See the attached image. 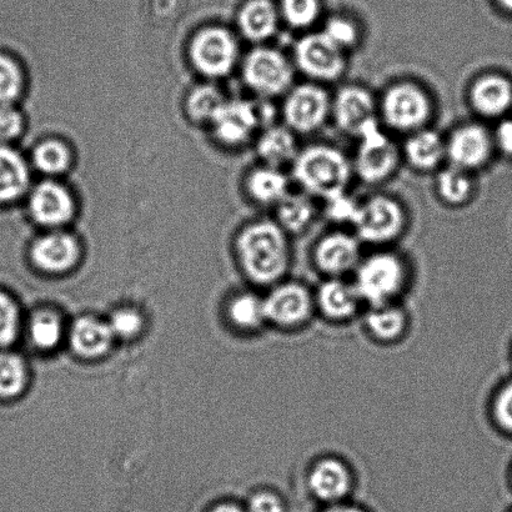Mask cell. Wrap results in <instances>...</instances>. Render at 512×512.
Instances as JSON below:
<instances>
[{"label": "cell", "instance_id": "cell-20", "mask_svg": "<svg viewBox=\"0 0 512 512\" xmlns=\"http://www.w3.org/2000/svg\"><path fill=\"white\" fill-rule=\"evenodd\" d=\"M30 210L38 223L58 227L73 217L74 202L63 185L45 182L35 188L30 199Z\"/></svg>", "mask_w": 512, "mask_h": 512}, {"label": "cell", "instance_id": "cell-32", "mask_svg": "<svg viewBox=\"0 0 512 512\" xmlns=\"http://www.w3.org/2000/svg\"><path fill=\"white\" fill-rule=\"evenodd\" d=\"M27 384L24 361L13 353H0V396L13 398L22 393Z\"/></svg>", "mask_w": 512, "mask_h": 512}, {"label": "cell", "instance_id": "cell-36", "mask_svg": "<svg viewBox=\"0 0 512 512\" xmlns=\"http://www.w3.org/2000/svg\"><path fill=\"white\" fill-rule=\"evenodd\" d=\"M225 100L218 89L200 87L190 94L188 100L189 114L197 120H212Z\"/></svg>", "mask_w": 512, "mask_h": 512}, {"label": "cell", "instance_id": "cell-15", "mask_svg": "<svg viewBox=\"0 0 512 512\" xmlns=\"http://www.w3.org/2000/svg\"><path fill=\"white\" fill-rule=\"evenodd\" d=\"M269 110L270 107L264 108L244 100L224 102L212 119L215 133L224 143L243 144L261 127L263 120L271 119Z\"/></svg>", "mask_w": 512, "mask_h": 512}, {"label": "cell", "instance_id": "cell-26", "mask_svg": "<svg viewBox=\"0 0 512 512\" xmlns=\"http://www.w3.org/2000/svg\"><path fill=\"white\" fill-rule=\"evenodd\" d=\"M435 189L441 203L451 208L464 207L475 194L473 173L449 164L438 170Z\"/></svg>", "mask_w": 512, "mask_h": 512}, {"label": "cell", "instance_id": "cell-23", "mask_svg": "<svg viewBox=\"0 0 512 512\" xmlns=\"http://www.w3.org/2000/svg\"><path fill=\"white\" fill-rule=\"evenodd\" d=\"M279 8L271 0H249L239 13V27L253 42H266L278 33Z\"/></svg>", "mask_w": 512, "mask_h": 512}, {"label": "cell", "instance_id": "cell-37", "mask_svg": "<svg viewBox=\"0 0 512 512\" xmlns=\"http://www.w3.org/2000/svg\"><path fill=\"white\" fill-rule=\"evenodd\" d=\"M359 204L358 200L346 192L324 200V214L331 223L351 227L358 213Z\"/></svg>", "mask_w": 512, "mask_h": 512}, {"label": "cell", "instance_id": "cell-16", "mask_svg": "<svg viewBox=\"0 0 512 512\" xmlns=\"http://www.w3.org/2000/svg\"><path fill=\"white\" fill-rule=\"evenodd\" d=\"M468 100L471 109L481 118L504 117L512 107V83L500 74L479 75L470 84Z\"/></svg>", "mask_w": 512, "mask_h": 512}, {"label": "cell", "instance_id": "cell-24", "mask_svg": "<svg viewBox=\"0 0 512 512\" xmlns=\"http://www.w3.org/2000/svg\"><path fill=\"white\" fill-rule=\"evenodd\" d=\"M275 209V222L289 235L306 232L318 215L314 198L304 192H290Z\"/></svg>", "mask_w": 512, "mask_h": 512}, {"label": "cell", "instance_id": "cell-30", "mask_svg": "<svg viewBox=\"0 0 512 512\" xmlns=\"http://www.w3.org/2000/svg\"><path fill=\"white\" fill-rule=\"evenodd\" d=\"M280 18L289 28L308 33L319 22L320 0H281Z\"/></svg>", "mask_w": 512, "mask_h": 512}, {"label": "cell", "instance_id": "cell-1", "mask_svg": "<svg viewBox=\"0 0 512 512\" xmlns=\"http://www.w3.org/2000/svg\"><path fill=\"white\" fill-rule=\"evenodd\" d=\"M238 252L245 273L258 284L280 283L291 263L289 234L271 220L245 228L238 240Z\"/></svg>", "mask_w": 512, "mask_h": 512}, {"label": "cell", "instance_id": "cell-3", "mask_svg": "<svg viewBox=\"0 0 512 512\" xmlns=\"http://www.w3.org/2000/svg\"><path fill=\"white\" fill-rule=\"evenodd\" d=\"M378 108L381 124L405 135L428 128L435 112L428 89L414 80L390 84L378 100Z\"/></svg>", "mask_w": 512, "mask_h": 512}, {"label": "cell", "instance_id": "cell-42", "mask_svg": "<svg viewBox=\"0 0 512 512\" xmlns=\"http://www.w3.org/2000/svg\"><path fill=\"white\" fill-rule=\"evenodd\" d=\"M249 512H285L283 500L271 491H259L249 503Z\"/></svg>", "mask_w": 512, "mask_h": 512}, {"label": "cell", "instance_id": "cell-35", "mask_svg": "<svg viewBox=\"0 0 512 512\" xmlns=\"http://www.w3.org/2000/svg\"><path fill=\"white\" fill-rule=\"evenodd\" d=\"M34 163L43 173H63L70 165L69 149L58 140H45L34 150Z\"/></svg>", "mask_w": 512, "mask_h": 512}, {"label": "cell", "instance_id": "cell-18", "mask_svg": "<svg viewBox=\"0 0 512 512\" xmlns=\"http://www.w3.org/2000/svg\"><path fill=\"white\" fill-rule=\"evenodd\" d=\"M401 155L416 172H438L446 160V138L433 128L420 129L406 135Z\"/></svg>", "mask_w": 512, "mask_h": 512}, {"label": "cell", "instance_id": "cell-41", "mask_svg": "<svg viewBox=\"0 0 512 512\" xmlns=\"http://www.w3.org/2000/svg\"><path fill=\"white\" fill-rule=\"evenodd\" d=\"M23 128V119L17 110L4 105L0 107V140L18 137Z\"/></svg>", "mask_w": 512, "mask_h": 512}, {"label": "cell", "instance_id": "cell-4", "mask_svg": "<svg viewBox=\"0 0 512 512\" xmlns=\"http://www.w3.org/2000/svg\"><path fill=\"white\" fill-rule=\"evenodd\" d=\"M408 283V266L393 252H376L363 256L354 271L353 284L364 304H395Z\"/></svg>", "mask_w": 512, "mask_h": 512}, {"label": "cell", "instance_id": "cell-7", "mask_svg": "<svg viewBox=\"0 0 512 512\" xmlns=\"http://www.w3.org/2000/svg\"><path fill=\"white\" fill-rule=\"evenodd\" d=\"M291 60L296 72L303 74L309 82L323 85L338 82L348 69V54L336 47L321 30H310L301 35L294 44Z\"/></svg>", "mask_w": 512, "mask_h": 512}, {"label": "cell", "instance_id": "cell-31", "mask_svg": "<svg viewBox=\"0 0 512 512\" xmlns=\"http://www.w3.org/2000/svg\"><path fill=\"white\" fill-rule=\"evenodd\" d=\"M229 314L233 323L243 330H256L268 323L264 298L255 294L237 296L230 304Z\"/></svg>", "mask_w": 512, "mask_h": 512}, {"label": "cell", "instance_id": "cell-29", "mask_svg": "<svg viewBox=\"0 0 512 512\" xmlns=\"http://www.w3.org/2000/svg\"><path fill=\"white\" fill-rule=\"evenodd\" d=\"M27 164L13 149L0 145V202L17 199L28 187Z\"/></svg>", "mask_w": 512, "mask_h": 512}, {"label": "cell", "instance_id": "cell-25", "mask_svg": "<svg viewBox=\"0 0 512 512\" xmlns=\"http://www.w3.org/2000/svg\"><path fill=\"white\" fill-rule=\"evenodd\" d=\"M114 339L109 324L92 316L75 321L70 331L74 350L85 358H97L107 353Z\"/></svg>", "mask_w": 512, "mask_h": 512}, {"label": "cell", "instance_id": "cell-38", "mask_svg": "<svg viewBox=\"0 0 512 512\" xmlns=\"http://www.w3.org/2000/svg\"><path fill=\"white\" fill-rule=\"evenodd\" d=\"M19 310L7 294L0 291V346H8L17 338Z\"/></svg>", "mask_w": 512, "mask_h": 512}, {"label": "cell", "instance_id": "cell-8", "mask_svg": "<svg viewBox=\"0 0 512 512\" xmlns=\"http://www.w3.org/2000/svg\"><path fill=\"white\" fill-rule=\"evenodd\" d=\"M331 100L333 95L323 84L309 80L294 84L284 95L281 105L280 114L285 127L296 135L319 132L331 120Z\"/></svg>", "mask_w": 512, "mask_h": 512}, {"label": "cell", "instance_id": "cell-27", "mask_svg": "<svg viewBox=\"0 0 512 512\" xmlns=\"http://www.w3.org/2000/svg\"><path fill=\"white\" fill-rule=\"evenodd\" d=\"M248 190L256 203L276 207L291 192L290 179L283 169L264 165L250 173Z\"/></svg>", "mask_w": 512, "mask_h": 512}, {"label": "cell", "instance_id": "cell-40", "mask_svg": "<svg viewBox=\"0 0 512 512\" xmlns=\"http://www.w3.org/2000/svg\"><path fill=\"white\" fill-rule=\"evenodd\" d=\"M108 324L114 338L130 339L142 330L143 319L135 310L120 309L115 311Z\"/></svg>", "mask_w": 512, "mask_h": 512}, {"label": "cell", "instance_id": "cell-44", "mask_svg": "<svg viewBox=\"0 0 512 512\" xmlns=\"http://www.w3.org/2000/svg\"><path fill=\"white\" fill-rule=\"evenodd\" d=\"M494 147L505 157H512V120L503 119L493 132Z\"/></svg>", "mask_w": 512, "mask_h": 512}, {"label": "cell", "instance_id": "cell-14", "mask_svg": "<svg viewBox=\"0 0 512 512\" xmlns=\"http://www.w3.org/2000/svg\"><path fill=\"white\" fill-rule=\"evenodd\" d=\"M190 54L200 72L220 77L229 73L237 62L238 44L228 30L208 28L194 38Z\"/></svg>", "mask_w": 512, "mask_h": 512}, {"label": "cell", "instance_id": "cell-45", "mask_svg": "<svg viewBox=\"0 0 512 512\" xmlns=\"http://www.w3.org/2000/svg\"><path fill=\"white\" fill-rule=\"evenodd\" d=\"M324 512H364V511H361L358 508H354V506L333 504L330 506V508L326 509Z\"/></svg>", "mask_w": 512, "mask_h": 512}, {"label": "cell", "instance_id": "cell-9", "mask_svg": "<svg viewBox=\"0 0 512 512\" xmlns=\"http://www.w3.org/2000/svg\"><path fill=\"white\" fill-rule=\"evenodd\" d=\"M293 60L281 50L259 47L245 58L243 74L250 89L264 98L281 97L294 87Z\"/></svg>", "mask_w": 512, "mask_h": 512}, {"label": "cell", "instance_id": "cell-2", "mask_svg": "<svg viewBox=\"0 0 512 512\" xmlns=\"http://www.w3.org/2000/svg\"><path fill=\"white\" fill-rule=\"evenodd\" d=\"M290 168L301 192L323 202L348 192L354 178L353 162L343 150L330 144H311L300 149Z\"/></svg>", "mask_w": 512, "mask_h": 512}, {"label": "cell", "instance_id": "cell-13", "mask_svg": "<svg viewBox=\"0 0 512 512\" xmlns=\"http://www.w3.org/2000/svg\"><path fill=\"white\" fill-rule=\"evenodd\" d=\"M361 245L354 233L334 230L325 234L315 244L313 259L321 273L328 278H344L354 274L363 259Z\"/></svg>", "mask_w": 512, "mask_h": 512}, {"label": "cell", "instance_id": "cell-19", "mask_svg": "<svg viewBox=\"0 0 512 512\" xmlns=\"http://www.w3.org/2000/svg\"><path fill=\"white\" fill-rule=\"evenodd\" d=\"M315 306L321 314L333 321H346L354 318L360 309L361 301L353 281L343 278H328L314 293Z\"/></svg>", "mask_w": 512, "mask_h": 512}, {"label": "cell", "instance_id": "cell-21", "mask_svg": "<svg viewBox=\"0 0 512 512\" xmlns=\"http://www.w3.org/2000/svg\"><path fill=\"white\" fill-rule=\"evenodd\" d=\"M79 244L72 235L53 233L37 240L32 250L35 265L49 273H63L79 259Z\"/></svg>", "mask_w": 512, "mask_h": 512}, {"label": "cell", "instance_id": "cell-39", "mask_svg": "<svg viewBox=\"0 0 512 512\" xmlns=\"http://www.w3.org/2000/svg\"><path fill=\"white\" fill-rule=\"evenodd\" d=\"M22 90V74L12 59L0 55V103L12 102Z\"/></svg>", "mask_w": 512, "mask_h": 512}, {"label": "cell", "instance_id": "cell-10", "mask_svg": "<svg viewBox=\"0 0 512 512\" xmlns=\"http://www.w3.org/2000/svg\"><path fill=\"white\" fill-rule=\"evenodd\" d=\"M331 120L341 133L358 138L369 124L380 120L378 99L363 85H344L331 100Z\"/></svg>", "mask_w": 512, "mask_h": 512}, {"label": "cell", "instance_id": "cell-5", "mask_svg": "<svg viewBox=\"0 0 512 512\" xmlns=\"http://www.w3.org/2000/svg\"><path fill=\"white\" fill-rule=\"evenodd\" d=\"M358 148L353 162L354 175L368 185H380L388 182L403 160L401 148L376 120L359 134Z\"/></svg>", "mask_w": 512, "mask_h": 512}, {"label": "cell", "instance_id": "cell-47", "mask_svg": "<svg viewBox=\"0 0 512 512\" xmlns=\"http://www.w3.org/2000/svg\"><path fill=\"white\" fill-rule=\"evenodd\" d=\"M496 3L499 4L501 9L506 10V12L512 13V0H496Z\"/></svg>", "mask_w": 512, "mask_h": 512}, {"label": "cell", "instance_id": "cell-17", "mask_svg": "<svg viewBox=\"0 0 512 512\" xmlns=\"http://www.w3.org/2000/svg\"><path fill=\"white\" fill-rule=\"evenodd\" d=\"M311 493L324 503L338 504L353 488V474L345 461L326 456L315 461L309 471Z\"/></svg>", "mask_w": 512, "mask_h": 512}, {"label": "cell", "instance_id": "cell-33", "mask_svg": "<svg viewBox=\"0 0 512 512\" xmlns=\"http://www.w3.org/2000/svg\"><path fill=\"white\" fill-rule=\"evenodd\" d=\"M30 339L37 348L49 350L59 344L63 335V325L59 316L50 311H42L34 315L30 323Z\"/></svg>", "mask_w": 512, "mask_h": 512}, {"label": "cell", "instance_id": "cell-43", "mask_svg": "<svg viewBox=\"0 0 512 512\" xmlns=\"http://www.w3.org/2000/svg\"><path fill=\"white\" fill-rule=\"evenodd\" d=\"M495 415L504 429L512 431V383L506 385L496 398Z\"/></svg>", "mask_w": 512, "mask_h": 512}, {"label": "cell", "instance_id": "cell-12", "mask_svg": "<svg viewBox=\"0 0 512 512\" xmlns=\"http://www.w3.org/2000/svg\"><path fill=\"white\" fill-rule=\"evenodd\" d=\"M494 153L493 132L480 123L459 125L446 138V160L466 172L486 167Z\"/></svg>", "mask_w": 512, "mask_h": 512}, {"label": "cell", "instance_id": "cell-28", "mask_svg": "<svg viewBox=\"0 0 512 512\" xmlns=\"http://www.w3.org/2000/svg\"><path fill=\"white\" fill-rule=\"evenodd\" d=\"M365 325L371 335L381 343L399 340L408 328V316L395 304L371 306L365 316Z\"/></svg>", "mask_w": 512, "mask_h": 512}, {"label": "cell", "instance_id": "cell-11", "mask_svg": "<svg viewBox=\"0 0 512 512\" xmlns=\"http://www.w3.org/2000/svg\"><path fill=\"white\" fill-rule=\"evenodd\" d=\"M264 304L268 323L288 329L305 324L316 309L314 293L298 281L275 284Z\"/></svg>", "mask_w": 512, "mask_h": 512}, {"label": "cell", "instance_id": "cell-46", "mask_svg": "<svg viewBox=\"0 0 512 512\" xmlns=\"http://www.w3.org/2000/svg\"><path fill=\"white\" fill-rule=\"evenodd\" d=\"M212 512H245L242 509L238 508L237 505L233 504H222L214 508Z\"/></svg>", "mask_w": 512, "mask_h": 512}, {"label": "cell", "instance_id": "cell-34", "mask_svg": "<svg viewBox=\"0 0 512 512\" xmlns=\"http://www.w3.org/2000/svg\"><path fill=\"white\" fill-rule=\"evenodd\" d=\"M321 32L346 54L358 48L361 43L359 25L353 19L341 15L326 20Z\"/></svg>", "mask_w": 512, "mask_h": 512}, {"label": "cell", "instance_id": "cell-6", "mask_svg": "<svg viewBox=\"0 0 512 512\" xmlns=\"http://www.w3.org/2000/svg\"><path fill=\"white\" fill-rule=\"evenodd\" d=\"M408 227V213L398 199L378 194L360 202L353 233L361 243L383 247L394 243Z\"/></svg>", "mask_w": 512, "mask_h": 512}, {"label": "cell", "instance_id": "cell-22", "mask_svg": "<svg viewBox=\"0 0 512 512\" xmlns=\"http://www.w3.org/2000/svg\"><path fill=\"white\" fill-rule=\"evenodd\" d=\"M300 152L298 135L285 125L271 124L261 133L258 140V154L264 165L283 169L293 164Z\"/></svg>", "mask_w": 512, "mask_h": 512}]
</instances>
